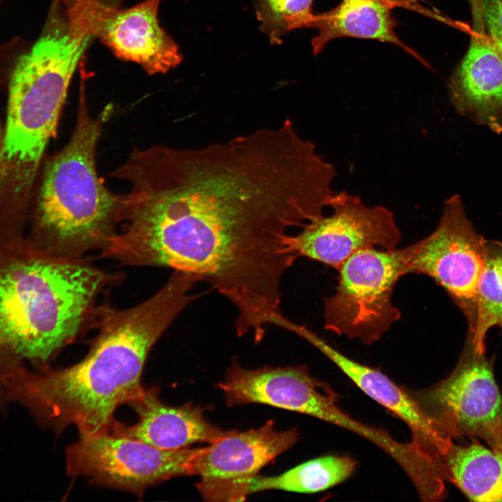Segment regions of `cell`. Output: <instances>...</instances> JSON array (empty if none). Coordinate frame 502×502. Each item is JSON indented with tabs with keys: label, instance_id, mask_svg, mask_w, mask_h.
<instances>
[{
	"label": "cell",
	"instance_id": "obj_5",
	"mask_svg": "<svg viewBox=\"0 0 502 502\" xmlns=\"http://www.w3.org/2000/svg\"><path fill=\"white\" fill-rule=\"evenodd\" d=\"M407 247L369 248L349 257L337 270L333 295L324 298V328L365 344L379 341L401 317L392 296L406 274Z\"/></svg>",
	"mask_w": 502,
	"mask_h": 502
},
{
	"label": "cell",
	"instance_id": "obj_17",
	"mask_svg": "<svg viewBox=\"0 0 502 502\" xmlns=\"http://www.w3.org/2000/svg\"><path fill=\"white\" fill-rule=\"evenodd\" d=\"M472 439L468 446L448 447L443 457L447 480L471 501H502V450Z\"/></svg>",
	"mask_w": 502,
	"mask_h": 502
},
{
	"label": "cell",
	"instance_id": "obj_7",
	"mask_svg": "<svg viewBox=\"0 0 502 502\" xmlns=\"http://www.w3.org/2000/svg\"><path fill=\"white\" fill-rule=\"evenodd\" d=\"M449 439L466 436L502 450V395L492 363L468 338L453 372L439 383L411 393Z\"/></svg>",
	"mask_w": 502,
	"mask_h": 502
},
{
	"label": "cell",
	"instance_id": "obj_6",
	"mask_svg": "<svg viewBox=\"0 0 502 502\" xmlns=\"http://www.w3.org/2000/svg\"><path fill=\"white\" fill-rule=\"evenodd\" d=\"M201 448L160 449L110 432L79 436L66 451L68 476L84 477L91 483L142 496L162 481L195 475V462Z\"/></svg>",
	"mask_w": 502,
	"mask_h": 502
},
{
	"label": "cell",
	"instance_id": "obj_1",
	"mask_svg": "<svg viewBox=\"0 0 502 502\" xmlns=\"http://www.w3.org/2000/svg\"><path fill=\"white\" fill-rule=\"evenodd\" d=\"M330 196L323 157L289 121L204 148L165 147L142 188L136 247L146 264L210 284L236 307L238 335L260 340L282 314L281 280L296 259L284 241Z\"/></svg>",
	"mask_w": 502,
	"mask_h": 502
},
{
	"label": "cell",
	"instance_id": "obj_11",
	"mask_svg": "<svg viewBox=\"0 0 502 502\" xmlns=\"http://www.w3.org/2000/svg\"><path fill=\"white\" fill-rule=\"evenodd\" d=\"M298 439L296 429L279 432L272 420L255 429L232 431L202 448L195 462L197 487L208 501H243L248 482Z\"/></svg>",
	"mask_w": 502,
	"mask_h": 502
},
{
	"label": "cell",
	"instance_id": "obj_21",
	"mask_svg": "<svg viewBox=\"0 0 502 502\" xmlns=\"http://www.w3.org/2000/svg\"><path fill=\"white\" fill-rule=\"evenodd\" d=\"M474 31L486 36L496 47L502 48V0H469Z\"/></svg>",
	"mask_w": 502,
	"mask_h": 502
},
{
	"label": "cell",
	"instance_id": "obj_24",
	"mask_svg": "<svg viewBox=\"0 0 502 502\" xmlns=\"http://www.w3.org/2000/svg\"><path fill=\"white\" fill-rule=\"evenodd\" d=\"M496 50L499 52V53L501 54V55L502 56V48H498V47H496Z\"/></svg>",
	"mask_w": 502,
	"mask_h": 502
},
{
	"label": "cell",
	"instance_id": "obj_2",
	"mask_svg": "<svg viewBox=\"0 0 502 502\" xmlns=\"http://www.w3.org/2000/svg\"><path fill=\"white\" fill-rule=\"evenodd\" d=\"M186 275L174 272L153 296L124 310L103 308L100 330L88 354L61 369L23 368L9 380L8 404L25 409L56 435L75 425L79 436L108 432L116 409L142 392L141 379L152 347L197 295Z\"/></svg>",
	"mask_w": 502,
	"mask_h": 502
},
{
	"label": "cell",
	"instance_id": "obj_14",
	"mask_svg": "<svg viewBox=\"0 0 502 502\" xmlns=\"http://www.w3.org/2000/svg\"><path fill=\"white\" fill-rule=\"evenodd\" d=\"M448 86L458 114L501 134L502 56L486 36L475 31Z\"/></svg>",
	"mask_w": 502,
	"mask_h": 502
},
{
	"label": "cell",
	"instance_id": "obj_8",
	"mask_svg": "<svg viewBox=\"0 0 502 502\" xmlns=\"http://www.w3.org/2000/svg\"><path fill=\"white\" fill-rule=\"evenodd\" d=\"M486 239L467 218L459 195L447 199L434 231L407 247L406 274H423L443 287L465 315L469 333L476 319V291Z\"/></svg>",
	"mask_w": 502,
	"mask_h": 502
},
{
	"label": "cell",
	"instance_id": "obj_12",
	"mask_svg": "<svg viewBox=\"0 0 502 502\" xmlns=\"http://www.w3.org/2000/svg\"><path fill=\"white\" fill-rule=\"evenodd\" d=\"M228 406L261 403L305 413L335 424L339 395L303 365L244 369L237 362L220 383Z\"/></svg>",
	"mask_w": 502,
	"mask_h": 502
},
{
	"label": "cell",
	"instance_id": "obj_3",
	"mask_svg": "<svg viewBox=\"0 0 502 502\" xmlns=\"http://www.w3.org/2000/svg\"><path fill=\"white\" fill-rule=\"evenodd\" d=\"M107 275L82 259L43 255L25 236L0 239V413L20 370L50 368L89 315Z\"/></svg>",
	"mask_w": 502,
	"mask_h": 502
},
{
	"label": "cell",
	"instance_id": "obj_13",
	"mask_svg": "<svg viewBox=\"0 0 502 502\" xmlns=\"http://www.w3.org/2000/svg\"><path fill=\"white\" fill-rule=\"evenodd\" d=\"M297 334L330 359L361 390L402 419L411 432V441L421 452L442 463L452 440L421 408L411 394L379 370L360 364L338 351L304 326Z\"/></svg>",
	"mask_w": 502,
	"mask_h": 502
},
{
	"label": "cell",
	"instance_id": "obj_22",
	"mask_svg": "<svg viewBox=\"0 0 502 502\" xmlns=\"http://www.w3.org/2000/svg\"><path fill=\"white\" fill-rule=\"evenodd\" d=\"M423 0H390L392 3L413 4Z\"/></svg>",
	"mask_w": 502,
	"mask_h": 502
},
{
	"label": "cell",
	"instance_id": "obj_20",
	"mask_svg": "<svg viewBox=\"0 0 502 502\" xmlns=\"http://www.w3.org/2000/svg\"><path fill=\"white\" fill-rule=\"evenodd\" d=\"M314 0H254L261 31L272 45L282 43V38L296 29L310 27L315 14Z\"/></svg>",
	"mask_w": 502,
	"mask_h": 502
},
{
	"label": "cell",
	"instance_id": "obj_23",
	"mask_svg": "<svg viewBox=\"0 0 502 502\" xmlns=\"http://www.w3.org/2000/svg\"><path fill=\"white\" fill-rule=\"evenodd\" d=\"M3 135V132L1 130V129L0 128V148H1V143H2Z\"/></svg>",
	"mask_w": 502,
	"mask_h": 502
},
{
	"label": "cell",
	"instance_id": "obj_4",
	"mask_svg": "<svg viewBox=\"0 0 502 502\" xmlns=\"http://www.w3.org/2000/svg\"><path fill=\"white\" fill-rule=\"evenodd\" d=\"M112 109L107 105L92 117L82 84L75 130L68 143L45 162L31 229L25 236L43 255L81 259L88 250L102 249L116 232L126 194L108 190L96 167L97 144Z\"/></svg>",
	"mask_w": 502,
	"mask_h": 502
},
{
	"label": "cell",
	"instance_id": "obj_10",
	"mask_svg": "<svg viewBox=\"0 0 502 502\" xmlns=\"http://www.w3.org/2000/svg\"><path fill=\"white\" fill-rule=\"evenodd\" d=\"M160 0L119 8L101 0H70L77 17L95 38L119 58L140 65L149 74L165 73L182 60L178 45L160 24Z\"/></svg>",
	"mask_w": 502,
	"mask_h": 502
},
{
	"label": "cell",
	"instance_id": "obj_25",
	"mask_svg": "<svg viewBox=\"0 0 502 502\" xmlns=\"http://www.w3.org/2000/svg\"><path fill=\"white\" fill-rule=\"evenodd\" d=\"M0 3H1V1H0Z\"/></svg>",
	"mask_w": 502,
	"mask_h": 502
},
{
	"label": "cell",
	"instance_id": "obj_15",
	"mask_svg": "<svg viewBox=\"0 0 502 502\" xmlns=\"http://www.w3.org/2000/svg\"><path fill=\"white\" fill-rule=\"evenodd\" d=\"M138 421L126 425L114 420L108 432L163 450H176L197 442L214 443L232 431H223L205 418L200 407L165 404L156 388H143L129 403Z\"/></svg>",
	"mask_w": 502,
	"mask_h": 502
},
{
	"label": "cell",
	"instance_id": "obj_16",
	"mask_svg": "<svg viewBox=\"0 0 502 502\" xmlns=\"http://www.w3.org/2000/svg\"><path fill=\"white\" fill-rule=\"evenodd\" d=\"M392 6L390 0H342L333 9L315 15L310 26L318 31L311 42L313 53L319 54L329 42L344 37L387 42L409 52L395 33Z\"/></svg>",
	"mask_w": 502,
	"mask_h": 502
},
{
	"label": "cell",
	"instance_id": "obj_9",
	"mask_svg": "<svg viewBox=\"0 0 502 502\" xmlns=\"http://www.w3.org/2000/svg\"><path fill=\"white\" fill-rule=\"evenodd\" d=\"M332 212L307 223L296 234L284 241L286 252L306 257L337 270L354 253L369 248L394 250L401 232L393 212L368 206L360 197L342 191L335 193Z\"/></svg>",
	"mask_w": 502,
	"mask_h": 502
},
{
	"label": "cell",
	"instance_id": "obj_18",
	"mask_svg": "<svg viewBox=\"0 0 502 502\" xmlns=\"http://www.w3.org/2000/svg\"><path fill=\"white\" fill-rule=\"evenodd\" d=\"M356 466V462L349 457H321L301 464L279 476H256L248 482L246 494L267 489L300 493L321 492L348 478L353 473Z\"/></svg>",
	"mask_w": 502,
	"mask_h": 502
},
{
	"label": "cell",
	"instance_id": "obj_19",
	"mask_svg": "<svg viewBox=\"0 0 502 502\" xmlns=\"http://www.w3.org/2000/svg\"><path fill=\"white\" fill-rule=\"evenodd\" d=\"M502 328V243L486 240L485 258L476 291V319L468 338L477 352L485 353L487 331Z\"/></svg>",
	"mask_w": 502,
	"mask_h": 502
}]
</instances>
